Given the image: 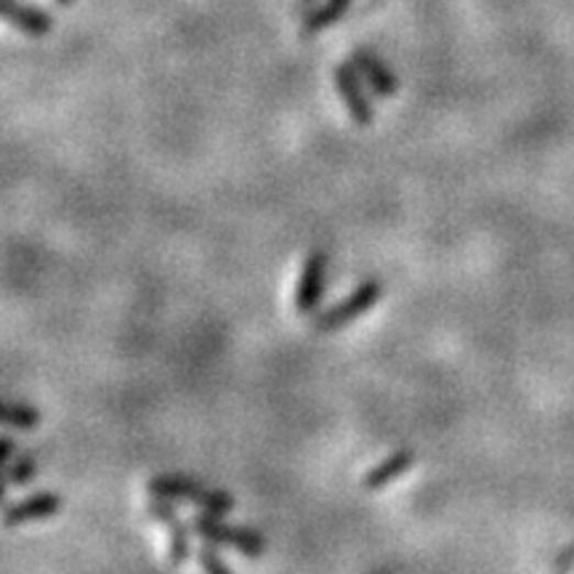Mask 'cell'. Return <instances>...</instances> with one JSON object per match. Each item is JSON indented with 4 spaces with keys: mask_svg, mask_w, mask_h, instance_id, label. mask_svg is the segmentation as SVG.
I'll list each match as a JSON object with an SVG mask.
<instances>
[{
    "mask_svg": "<svg viewBox=\"0 0 574 574\" xmlns=\"http://www.w3.org/2000/svg\"><path fill=\"white\" fill-rule=\"evenodd\" d=\"M152 497H165V500L174 503H191L195 508H200L202 514H221L227 516L234 508V497L227 495L219 487H208V484L197 482L189 476H176L165 474L155 476L146 484Z\"/></svg>",
    "mask_w": 574,
    "mask_h": 574,
    "instance_id": "1",
    "label": "cell"
},
{
    "mask_svg": "<svg viewBox=\"0 0 574 574\" xmlns=\"http://www.w3.org/2000/svg\"><path fill=\"white\" fill-rule=\"evenodd\" d=\"M197 538L213 542L216 548H234L245 559H261L266 551V540L258 529L223 521L221 514H200L191 519Z\"/></svg>",
    "mask_w": 574,
    "mask_h": 574,
    "instance_id": "2",
    "label": "cell"
},
{
    "mask_svg": "<svg viewBox=\"0 0 574 574\" xmlns=\"http://www.w3.org/2000/svg\"><path fill=\"white\" fill-rule=\"evenodd\" d=\"M380 298H383L380 279H365V283L356 285L343 301L333 303L330 309L319 311L314 317V330H319V333H335V330L349 328L351 322H356L362 314H367Z\"/></svg>",
    "mask_w": 574,
    "mask_h": 574,
    "instance_id": "3",
    "label": "cell"
},
{
    "mask_svg": "<svg viewBox=\"0 0 574 574\" xmlns=\"http://www.w3.org/2000/svg\"><path fill=\"white\" fill-rule=\"evenodd\" d=\"M335 91L341 96V101L346 104L349 118L354 120L356 125H369L375 118L373 101H369V88L362 73L356 69L354 62H341L335 64Z\"/></svg>",
    "mask_w": 574,
    "mask_h": 574,
    "instance_id": "4",
    "label": "cell"
},
{
    "mask_svg": "<svg viewBox=\"0 0 574 574\" xmlns=\"http://www.w3.org/2000/svg\"><path fill=\"white\" fill-rule=\"evenodd\" d=\"M146 514L168 529V564L170 566L187 564L191 553H195L191 551V534H195V529H191V525H187V521L178 516L174 500L155 497V503L146 508Z\"/></svg>",
    "mask_w": 574,
    "mask_h": 574,
    "instance_id": "5",
    "label": "cell"
},
{
    "mask_svg": "<svg viewBox=\"0 0 574 574\" xmlns=\"http://www.w3.org/2000/svg\"><path fill=\"white\" fill-rule=\"evenodd\" d=\"M328 274L330 255L324 251H311L301 269V277H298L296 298H292V306H296L298 314H314L319 309L324 290H328Z\"/></svg>",
    "mask_w": 574,
    "mask_h": 574,
    "instance_id": "6",
    "label": "cell"
},
{
    "mask_svg": "<svg viewBox=\"0 0 574 574\" xmlns=\"http://www.w3.org/2000/svg\"><path fill=\"white\" fill-rule=\"evenodd\" d=\"M62 510V497L56 493H35L22 497V500L11 503V506L0 508V525L5 529H14L22 525H32V521L54 519Z\"/></svg>",
    "mask_w": 574,
    "mask_h": 574,
    "instance_id": "7",
    "label": "cell"
},
{
    "mask_svg": "<svg viewBox=\"0 0 574 574\" xmlns=\"http://www.w3.org/2000/svg\"><path fill=\"white\" fill-rule=\"evenodd\" d=\"M351 62L356 64V69H360L362 78H365L367 88L373 93L383 96V99H391V96L399 91L397 75H394L391 67H388L380 56H375L373 51H362V48L354 51Z\"/></svg>",
    "mask_w": 574,
    "mask_h": 574,
    "instance_id": "8",
    "label": "cell"
},
{
    "mask_svg": "<svg viewBox=\"0 0 574 574\" xmlns=\"http://www.w3.org/2000/svg\"><path fill=\"white\" fill-rule=\"evenodd\" d=\"M0 19L9 22L11 27L24 32V35H48L54 27V19L48 11L35 9V5L19 3V0H0Z\"/></svg>",
    "mask_w": 574,
    "mask_h": 574,
    "instance_id": "9",
    "label": "cell"
},
{
    "mask_svg": "<svg viewBox=\"0 0 574 574\" xmlns=\"http://www.w3.org/2000/svg\"><path fill=\"white\" fill-rule=\"evenodd\" d=\"M412 465H415V452L405 446V450L391 452L386 461L375 463L373 468L365 474V478H362V484H365V489H369V493H378V489L388 487L391 482H397L399 476H405Z\"/></svg>",
    "mask_w": 574,
    "mask_h": 574,
    "instance_id": "10",
    "label": "cell"
},
{
    "mask_svg": "<svg viewBox=\"0 0 574 574\" xmlns=\"http://www.w3.org/2000/svg\"><path fill=\"white\" fill-rule=\"evenodd\" d=\"M351 3H354V0H322V3H317L314 9L306 11L303 32L306 35H317V32L333 27V24L341 22V16L351 9Z\"/></svg>",
    "mask_w": 574,
    "mask_h": 574,
    "instance_id": "11",
    "label": "cell"
},
{
    "mask_svg": "<svg viewBox=\"0 0 574 574\" xmlns=\"http://www.w3.org/2000/svg\"><path fill=\"white\" fill-rule=\"evenodd\" d=\"M0 426H9L16 431H35L41 426V412L27 401L0 399Z\"/></svg>",
    "mask_w": 574,
    "mask_h": 574,
    "instance_id": "12",
    "label": "cell"
},
{
    "mask_svg": "<svg viewBox=\"0 0 574 574\" xmlns=\"http://www.w3.org/2000/svg\"><path fill=\"white\" fill-rule=\"evenodd\" d=\"M16 455V439L9 433H0V508H3L5 495L11 487V463Z\"/></svg>",
    "mask_w": 574,
    "mask_h": 574,
    "instance_id": "13",
    "label": "cell"
},
{
    "mask_svg": "<svg viewBox=\"0 0 574 574\" xmlns=\"http://www.w3.org/2000/svg\"><path fill=\"white\" fill-rule=\"evenodd\" d=\"M35 476H37L35 452L22 450L19 455H14V463H11V484H16V487H27Z\"/></svg>",
    "mask_w": 574,
    "mask_h": 574,
    "instance_id": "14",
    "label": "cell"
},
{
    "mask_svg": "<svg viewBox=\"0 0 574 574\" xmlns=\"http://www.w3.org/2000/svg\"><path fill=\"white\" fill-rule=\"evenodd\" d=\"M195 559H197V564H200L202 570L210 572V574H232V564H229V561H223L221 553L216 551L213 542H206V545L197 548Z\"/></svg>",
    "mask_w": 574,
    "mask_h": 574,
    "instance_id": "15",
    "label": "cell"
},
{
    "mask_svg": "<svg viewBox=\"0 0 574 574\" xmlns=\"http://www.w3.org/2000/svg\"><path fill=\"white\" fill-rule=\"evenodd\" d=\"M301 3L306 5V11H311V9H314V5L319 3V0H301Z\"/></svg>",
    "mask_w": 574,
    "mask_h": 574,
    "instance_id": "16",
    "label": "cell"
},
{
    "mask_svg": "<svg viewBox=\"0 0 574 574\" xmlns=\"http://www.w3.org/2000/svg\"><path fill=\"white\" fill-rule=\"evenodd\" d=\"M59 3H62V5H69V3H75V0H59Z\"/></svg>",
    "mask_w": 574,
    "mask_h": 574,
    "instance_id": "17",
    "label": "cell"
}]
</instances>
